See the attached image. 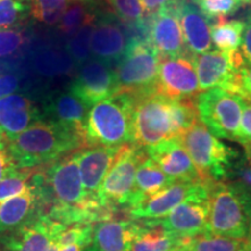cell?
Wrapping results in <instances>:
<instances>
[{
	"label": "cell",
	"mask_w": 251,
	"mask_h": 251,
	"mask_svg": "<svg viewBox=\"0 0 251 251\" xmlns=\"http://www.w3.org/2000/svg\"><path fill=\"white\" fill-rule=\"evenodd\" d=\"M199 120L197 99L170 100L157 92L140 97L134 105L133 144L146 150L179 139Z\"/></svg>",
	"instance_id": "6da1fadb"
},
{
	"label": "cell",
	"mask_w": 251,
	"mask_h": 251,
	"mask_svg": "<svg viewBox=\"0 0 251 251\" xmlns=\"http://www.w3.org/2000/svg\"><path fill=\"white\" fill-rule=\"evenodd\" d=\"M86 146L79 134L49 120H40L8 142V151L18 169L51 164Z\"/></svg>",
	"instance_id": "7a4b0ae2"
},
{
	"label": "cell",
	"mask_w": 251,
	"mask_h": 251,
	"mask_svg": "<svg viewBox=\"0 0 251 251\" xmlns=\"http://www.w3.org/2000/svg\"><path fill=\"white\" fill-rule=\"evenodd\" d=\"M135 98L118 92L91 106L85 126L87 147H122L133 144Z\"/></svg>",
	"instance_id": "3957f363"
},
{
	"label": "cell",
	"mask_w": 251,
	"mask_h": 251,
	"mask_svg": "<svg viewBox=\"0 0 251 251\" xmlns=\"http://www.w3.org/2000/svg\"><path fill=\"white\" fill-rule=\"evenodd\" d=\"M251 233V202L227 181L209 188V218L207 234L246 240Z\"/></svg>",
	"instance_id": "277c9868"
},
{
	"label": "cell",
	"mask_w": 251,
	"mask_h": 251,
	"mask_svg": "<svg viewBox=\"0 0 251 251\" xmlns=\"http://www.w3.org/2000/svg\"><path fill=\"white\" fill-rule=\"evenodd\" d=\"M201 179L213 184L225 181L240 158V152L214 136L201 121H197L179 137Z\"/></svg>",
	"instance_id": "5b68a950"
},
{
	"label": "cell",
	"mask_w": 251,
	"mask_h": 251,
	"mask_svg": "<svg viewBox=\"0 0 251 251\" xmlns=\"http://www.w3.org/2000/svg\"><path fill=\"white\" fill-rule=\"evenodd\" d=\"M161 55L149 42H130L114 70L119 92L130 94L135 99L157 92Z\"/></svg>",
	"instance_id": "8992f818"
},
{
	"label": "cell",
	"mask_w": 251,
	"mask_h": 251,
	"mask_svg": "<svg viewBox=\"0 0 251 251\" xmlns=\"http://www.w3.org/2000/svg\"><path fill=\"white\" fill-rule=\"evenodd\" d=\"M200 121L218 137L238 142L243 98L225 89H212L197 97Z\"/></svg>",
	"instance_id": "52a82bcc"
},
{
	"label": "cell",
	"mask_w": 251,
	"mask_h": 251,
	"mask_svg": "<svg viewBox=\"0 0 251 251\" xmlns=\"http://www.w3.org/2000/svg\"><path fill=\"white\" fill-rule=\"evenodd\" d=\"M146 156L144 149L135 144L121 147L100 188V205L111 211L115 207H128L133 194L137 168Z\"/></svg>",
	"instance_id": "ba28073f"
},
{
	"label": "cell",
	"mask_w": 251,
	"mask_h": 251,
	"mask_svg": "<svg viewBox=\"0 0 251 251\" xmlns=\"http://www.w3.org/2000/svg\"><path fill=\"white\" fill-rule=\"evenodd\" d=\"M193 61L201 92L219 87L242 97L240 69L246 65V62L240 50L230 54L211 50L193 56Z\"/></svg>",
	"instance_id": "9c48e42d"
},
{
	"label": "cell",
	"mask_w": 251,
	"mask_h": 251,
	"mask_svg": "<svg viewBox=\"0 0 251 251\" xmlns=\"http://www.w3.org/2000/svg\"><path fill=\"white\" fill-rule=\"evenodd\" d=\"M157 93L170 100H193L201 93L193 55L162 57L157 77Z\"/></svg>",
	"instance_id": "30bf717a"
},
{
	"label": "cell",
	"mask_w": 251,
	"mask_h": 251,
	"mask_svg": "<svg viewBox=\"0 0 251 251\" xmlns=\"http://www.w3.org/2000/svg\"><path fill=\"white\" fill-rule=\"evenodd\" d=\"M69 90L91 107L119 92L115 70L112 65L91 57L78 67Z\"/></svg>",
	"instance_id": "8fae6325"
},
{
	"label": "cell",
	"mask_w": 251,
	"mask_h": 251,
	"mask_svg": "<svg viewBox=\"0 0 251 251\" xmlns=\"http://www.w3.org/2000/svg\"><path fill=\"white\" fill-rule=\"evenodd\" d=\"M211 185L205 181H176L161 192L134 206L129 209V214L136 220L164 218L172 209L186 200L209 197Z\"/></svg>",
	"instance_id": "7c38bea8"
},
{
	"label": "cell",
	"mask_w": 251,
	"mask_h": 251,
	"mask_svg": "<svg viewBox=\"0 0 251 251\" xmlns=\"http://www.w3.org/2000/svg\"><path fill=\"white\" fill-rule=\"evenodd\" d=\"M67 228L49 216L39 215L7 236L6 251H59V238Z\"/></svg>",
	"instance_id": "4fadbf2b"
},
{
	"label": "cell",
	"mask_w": 251,
	"mask_h": 251,
	"mask_svg": "<svg viewBox=\"0 0 251 251\" xmlns=\"http://www.w3.org/2000/svg\"><path fill=\"white\" fill-rule=\"evenodd\" d=\"M209 218V197L193 198L158 220H151L164 230L179 238H191L207 234Z\"/></svg>",
	"instance_id": "5bb4252c"
},
{
	"label": "cell",
	"mask_w": 251,
	"mask_h": 251,
	"mask_svg": "<svg viewBox=\"0 0 251 251\" xmlns=\"http://www.w3.org/2000/svg\"><path fill=\"white\" fill-rule=\"evenodd\" d=\"M128 48L124 24L113 15L97 19L91 36V57L117 65Z\"/></svg>",
	"instance_id": "9a60e30c"
},
{
	"label": "cell",
	"mask_w": 251,
	"mask_h": 251,
	"mask_svg": "<svg viewBox=\"0 0 251 251\" xmlns=\"http://www.w3.org/2000/svg\"><path fill=\"white\" fill-rule=\"evenodd\" d=\"M120 148L121 147H89L87 149H81L76 152L86 196L90 201L99 206H101L99 202L100 188Z\"/></svg>",
	"instance_id": "2e32d148"
},
{
	"label": "cell",
	"mask_w": 251,
	"mask_h": 251,
	"mask_svg": "<svg viewBox=\"0 0 251 251\" xmlns=\"http://www.w3.org/2000/svg\"><path fill=\"white\" fill-rule=\"evenodd\" d=\"M180 4L169 6L161 9L157 14L150 15V43L161 57H177L188 54L178 15Z\"/></svg>",
	"instance_id": "e0dca14e"
},
{
	"label": "cell",
	"mask_w": 251,
	"mask_h": 251,
	"mask_svg": "<svg viewBox=\"0 0 251 251\" xmlns=\"http://www.w3.org/2000/svg\"><path fill=\"white\" fill-rule=\"evenodd\" d=\"M144 151L175 181H203L179 139L163 141Z\"/></svg>",
	"instance_id": "ac0fdd59"
},
{
	"label": "cell",
	"mask_w": 251,
	"mask_h": 251,
	"mask_svg": "<svg viewBox=\"0 0 251 251\" xmlns=\"http://www.w3.org/2000/svg\"><path fill=\"white\" fill-rule=\"evenodd\" d=\"M40 120L42 112L29 97L13 93L0 99V131L7 142Z\"/></svg>",
	"instance_id": "d6986e66"
},
{
	"label": "cell",
	"mask_w": 251,
	"mask_h": 251,
	"mask_svg": "<svg viewBox=\"0 0 251 251\" xmlns=\"http://www.w3.org/2000/svg\"><path fill=\"white\" fill-rule=\"evenodd\" d=\"M41 215V198L35 172L26 192L0 203V235L13 234Z\"/></svg>",
	"instance_id": "ffe728a7"
},
{
	"label": "cell",
	"mask_w": 251,
	"mask_h": 251,
	"mask_svg": "<svg viewBox=\"0 0 251 251\" xmlns=\"http://www.w3.org/2000/svg\"><path fill=\"white\" fill-rule=\"evenodd\" d=\"M90 106L70 90L51 93L45 105L47 120L81 135L85 139V126Z\"/></svg>",
	"instance_id": "44dd1931"
},
{
	"label": "cell",
	"mask_w": 251,
	"mask_h": 251,
	"mask_svg": "<svg viewBox=\"0 0 251 251\" xmlns=\"http://www.w3.org/2000/svg\"><path fill=\"white\" fill-rule=\"evenodd\" d=\"M142 225L131 220H102L93 225L92 251H131Z\"/></svg>",
	"instance_id": "7402d4cb"
},
{
	"label": "cell",
	"mask_w": 251,
	"mask_h": 251,
	"mask_svg": "<svg viewBox=\"0 0 251 251\" xmlns=\"http://www.w3.org/2000/svg\"><path fill=\"white\" fill-rule=\"evenodd\" d=\"M183 39L188 54L197 56L211 51L212 25L194 4L183 1L178 9Z\"/></svg>",
	"instance_id": "603a6c76"
},
{
	"label": "cell",
	"mask_w": 251,
	"mask_h": 251,
	"mask_svg": "<svg viewBox=\"0 0 251 251\" xmlns=\"http://www.w3.org/2000/svg\"><path fill=\"white\" fill-rule=\"evenodd\" d=\"M174 183H176L174 179L168 177L151 158L146 156L137 168L133 194L128 207L129 209L133 208Z\"/></svg>",
	"instance_id": "cb8c5ba5"
},
{
	"label": "cell",
	"mask_w": 251,
	"mask_h": 251,
	"mask_svg": "<svg viewBox=\"0 0 251 251\" xmlns=\"http://www.w3.org/2000/svg\"><path fill=\"white\" fill-rule=\"evenodd\" d=\"M30 67L37 75L47 78L69 76L76 69L67 50L58 47H40L30 56Z\"/></svg>",
	"instance_id": "d4e9b609"
},
{
	"label": "cell",
	"mask_w": 251,
	"mask_h": 251,
	"mask_svg": "<svg viewBox=\"0 0 251 251\" xmlns=\"http://www.w3.org/2000/svg\"><path fill=\"white\" fill-rule=\"evenodd\" d=\"M181 242L183 238L168 233L156 222L148 220L142 225L131 251H176Z\"/></svg>",
	"instance_id": "484cf974"
},
{
	"label": "cell",
	"mask_w": 251,
	"mask_h": 251,
	"mask_svg": "<svg viewBox=\"0 0 251 251\" xmlns=\"http://www.w3.org/2000/svg\"><path fill=\"white\" fill-rule=\"evenodd\" d=\"M176 251H248V243L212 234L185 238Z\"/></svg>",
	"instance_id": "4316f807"
},
{
	"label": "cell",
	"mask_w": 251,
	"mask_h": 251,
	"mask_svg": "<svg viewBox=\"0 0 251 251\" xmlns=\"http://www.w3.org/2000/svg\"><path fill=\"white\" fill-rule=\"evenodd\" d=\"M244 21L222 20L213 24L211 27L212 42L225 54L237 51L242 43Z\"/></svg>",
	"instance_id": "83f0119b"
},
{
	"label": "cell",
	"mask_w": 251,
	"mask_h": 251,
	"mask_svg": "<svg viewBox=\"0 0 251 251\" xmlns=\"http://www.w3.org/2000/svg\"><path fill=\"white\" fill-rule=\"evenodd\" d=\"M97 13L87 2H74L69 5L57 25V29L62 35L74 36L81 28L96 24Z\"/></svg>",
	"instance_id": "f1b7e54d"
},
{
	"label": "cell",
	"mask_w": 251,
	"mask_h": 251,
	"mask_svg": "<svg viewBox=\"0 0 251 251\" xmlns=\"http://www.w3.org/2000/svg\"><path fill=\"white\" fill-rule=\"evenodd\" d=\"M211 25L225 20L241 7L251 5V0H193Z\"/></svg>",
	"instance_id": "f546056e"
},
{
	"label": "cell",
	"mask_w": 251,
	"mask_h": 251,
	"mask_svg": "<svg viewBox=\"0 0 251 251\" xmlns=\"http://www.w3.org/2000/svg\"><path fill=\"white\" fill-rule=\"evenodd\" d=\"M69 0H30V17L45 26H57Z\"/></svg>",
	"instance_id": "4dcf8cb0"
},
{
	"label": "cell",
	"mask_w": 251,
	"mask_h": 251,
	"mask_svg": "<svg viewBox=\"0 0 251 251\" xmlns=\"http://www.w3.org/2000/svg\"><path fill=\"white\" fill-rule=\"evenodd\" d=\"M30 15V0H1L0 29L18 28Z\"/></svg>",
	"instance_id": "1f68e13d"
},
{
	"label": "cell",
	"mask_w": 251,
	"mask_h": 251,
	"mask_svg": "<svg viewBox=\"0 0 251 251\" xmlns=\"http://www.w3.org/2000/svg\"><path fill=\"white\" fill-rule=\"evenodd\" d=\"M33 169H18L0 181V203L26 192L31 185Z\"/></svg>",
	"instance_id": "d6a6232c"
},
{
	"label": "cell",
	"mask_w": 251,
	"mask_h": 251,
	"mask_svg": "<svg viewBox=\"0 0 251 251\" xmlns=\"http://www.w3.org/2000/svg\"><path fill=\"white\" fill-rule=\"evenodd\" d=\"M94 25L81 28L69 39L65 46V50L77 68L91 58V36H92Z\"/></svg>",
	"instance_id": "836d02e7"
},
{
	"label": "cell",
	"mask_w": 251,
	"mask_h": 251,
	"mask_svg": "<svg viewBox=\"0 0 251 251\" xmlns=\"http://www.w3.org/2000/svg\"><path fill=\"white\" fill-rule=\"evenodd\" d=\"M29 42V33L25 28L0 29V59L8 58L21 51Z\"/></svg>",
	"instance_id": "e575fe53"
},
{
	"label": "cell",
	"mask_w": 251,
	"mask_h": 251,
	"mask_svg": "<svg viewBox=\"0 0 251 251\" xmlns=\"http://www.w3.org/2000/svg\"><path fill=\"white\" fill-rule=\"evenodd\" d=\"M225 181L236 187L251 202V163L246 155L240 156L234 163Z\"/></svg>",
	"instance_id": "d590c367"
},
{
	"label": "cell",
	"mask_w": 251,
	"mask_h": 251,
	"mask_svg": "<svg viewBox=\"0 0 251 251\" xmlns=\"http://www.w3.org/2000/svg\"><path fill=\"white\" fill-rule=\"evenodd\" d=\"M114 17L122 24H136L146 17L141 0H107Z\"/></svg>",
	"instance_id": "8d00e7d4"
},
{
	"label": "cell",
	"mask_w": 251,
	"mask_h": 251,
	"mask_svg": "<svg viewBox=\"0 0 251 251\" xmlns=\"http://www.w3.org/2000/svg\"><path fill=\"white\" fill-rule=\"evenodd\" d=\"M238 143L248 146L251 144V100L243 98L242 118H241Z\"/></svg>",
	"instance_id": "74e56055"
},
{
	"label": "cell",
	"mask_w": 251,
	"mask_h": 251,
	"mask_svg": "<svg viewBox=\"0 0 251 251\" xmlns=\"http://www.w3.org/2000/svg\"><path fill=\"white\" fill-rule=\"evenodd\" d=\"M20 86V77L13 74H0V99L17 92Z\"/></svg>",
	"instance_id": "f35d334b"
},
{
	"label": "cell",
	"mask_w": 251,
	"mask_h": 251,
	"mask_svg": "<svg viewBox=\"0 0 251 251\" xmlns=\"http://www.w3.org/2000/svg\"><path fill=\"white\" fill-rule=\"evenodd\" d=\"M181 1H185V0H141V4H142L144 14L153 15L163 8L180 4Z\"/></svg>",
	"instance_id": "ab89813d"
},
{
	"label": "cell",
	"mask_w": 251,
	"mask_h": 251,
	"mask_svg": "<svg viewBox=\"0 0 251 251\" xmlns=\"http://www.w3.org/2000/svg\"><path fill=\"white\" fill-rule=\"evenodd\" d=\"M241 54H242L246 64L251 65V13L244 21V31L241 43Z\"/></svg>",
	"instance_id": "60d3db41"
},
{
	"label": "cell",
	"mask_w": 251,
	"mask_h": 251,
	"mask_svg": "<svg viewBox=\"0 0 251 251\" xmlns=\"http://www.w3.org/2000/svg\"><path fill=\"white\" fill-rule=\"evenodd\" d=\"M18 170V166L12 158L7 148L0 149V181Z\"/></svg>",
	"instance_id": "b9f144b4"
},
{
	"label": "cell",
	"mask_w": 251,
	"mask_h": 251,
	"mask_svg": "<svg viewBox=\"0 0 251 251\" xmlns=\"http://www.w3.org/2000/svg\"><path fill=\"white\" fill-rule=\"evenodd\" d=\"M240 80L242 98L251 100V65L246 64L240 69Z\"/></svg>",
	"instance_id": "7bdbcfd3"
},
{
	"label": "cell",
	"mask_w": 251,
	"mask_h": 251,
	"mask_svg": "<svg viewBox=\"0 0 251 251\" xmlns=\"http://www.w3.org/2000/svg\"><path fill=\"white\" fill-rule=\"evenodd\" d=\"M89 247L90 246H87L85 243L77 242V243H71V244H68V246L62 247L59 251H84Z\"/></svg>",
	"instance_id": "ee69618b"
},
{
	"label": "cell",
	"mask_w": 251,
	"mask_h": 251,
	"mask_svg": "<svg viewBox=\"0 0 251 251\" xmlns=\"http://www.w3.org/2000/svg\"><path fill=\"white\" fill-rule=\"evenodd\" d=\"M7 146H8L7 140L5 139V136H4V135H2L1 131H0V149L7 148Z\"/></svg>",
	"instance_id": "f6af8a7d"
},
{
	"label": "cell",
	"mask_w": 251,
	"mask_h": 251,
	"mask_svg": "<svg viewBox=\"0 0 251 251\" xmlns=\"http://www.w3.org/2000/svg\"><path fill=\"white\" fill-rule=\"evenodd\" d=\"M244 149H246V157L248 158V161L251 163V144H248V146H244Z\"/></svg>",
	"instance_id": "bcb514c9"
},
{
	"label": "cell",
	"mask_w": 251,
	"mask_h": 251,
	"mask_svg": "<svg viewBox=\"0 0 251 251\" xmlns=\"http://www.w3.org/2000/svg\"><path fill=\"white\" fill-rule=\"evenodd\" d=\"M69 1H71V2H87V4H91V2H92V0H69Z\"/></svg>",
	"instance_id": "7dc6e473"
},
{
	"label": "cell",
	"mask_w": 251,
	"mask_h": 251,
	"mask_svg": "<svg viewBox=\"0 0 251 251\" xmlns=\"http://www.w3.org/2000/svg\"><path fill=\"white\" fill-rule=\"evenodd\" d=\"M248 251H251V237L249 240V243H248Z\"/></svg>",
	"instance_id": "c3c4849f"
},
{
	"label": "cell",
	"mask_w": 251,
	"mask_h": 251,
	"mask_svg": "<svg viewBox=\"0 0 251 251\" xmlns=\"http://www.w3.org/2000/svg\"><path fill=\"white\" fill-rule=\"evenodd\" d=\"M84 251H92V250H91V248L89 247V248H86V249H85V250H84Z\"/></svg>",
	"instance_id": "681fc988"
},
{
	"label": "cell",
	"mask_w": 251,
	"mask_h": 251,
	"mask_svg": "<svg viewBox=\"0 0 251 251\" xmlns=\"http://www.w3.org/2000/svg\"><path fill=\"white\" fill-rule=\"evenodd\" d=\"M0 1H1V0H0Z\"/></svg>",
	"instance_id": "f907efd6"
}]
</instances>
